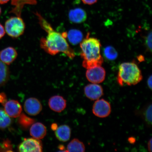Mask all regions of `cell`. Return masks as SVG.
I'll return each mask as SVG.
<instances>
[{
    "label": "cell",
    "instance_id": "6da1fadb",
    "mask_svg": "<svg viewBox=\"0 0 152 152\" xmlns=\"http://www.w3.org/2000/svg\"><path fill=\"white\" fill-rule=\"evenodd\" d=\"M35 14L37 17L41 28L47 34L46 37H42L40 40L41 48L52 56L62 53L70 58L73 59L75 58V52L66 40L67 33L64 32L61 34L56 31L53 29L51 24L39 12H36Z\"/></svg>",
    "mask_w": 152,
    "mask_h": 152
},
{
    "label": "cell",
    "instance_id": "7a4b0ae2",
    "mask_svg": "<svg viewBox=\"0 0 152 152\" xmlns=\"http://www.w3.org/2000/svg\"><path fill=\"white\" fill-rule=\"evenodd\" d=\"M80 47L83 67L87 69L102 65L104 60L100 54L101 44L98 39L89 37L88 34L86 38L81 41Z\"/></svg>",
    "mask_w": 152,
    "mask_h": 152
},
{
    "label": "cell",
    "instance_id": "3957f363",
    "mask_svg": "<svg viewBox=\"0 0 152 152\" xmlns=\"http://www.w3.org/2000/svg\"><path fill=\"white\" fill-rule=\"evenodd\" d=\"M142 79V72L135 63L124 62L119 66L117 82L121 86L136 85Z\"/></svg>",
    "mask_w": 152,
    "mask_h": 152
},
{
    "label": "cell",
    "instance_id": "277c9868",
    "mask_svg": "<svg viewBox=\"0 0 152 152\" xmlns=\"http://www.w3.org/2000/svg\"><path fill=\"white\" fill-rule=\"evenodd\" d=\"M26 25L21 17H13L7 20L5 23V30L10 37L17 38L24 33Z\"/></svg>",
    "mask_w": 152,
    "mask_h": 152
},
{
    "label": "cell",
    "instance_id": "5b68a950",
    "mask_svg": "<svg viewBox=\"0 0 152 152\" xmlns=\"http://www.w3.org/2000/svg\"><path fill=\"white\" fill-rule=\"evenodd\" d=\"M92 111L95 115L100 118L107 117L111 112V104L104 99L97 100L93 106Z\"/></svg>",
    "mask_w": 152,
    "mask_h": 152
},
{
    "label": "cell",
    "instance_id": "8992f818",
    "mask_svg": "<svg viewBox=\"0 0 152 152\" xmlns=\"http://www.w3.org/2000/svg\"><path fill=\"white\" fill-rule=\"evenodd\" d=\"M39 140L33 138L25 139L18 146L19 151L23 152H42V144Z\"/></svg>",
    "mask_w": 152,
    "mask_h": 152
},
{
    "label": "cell",
    "instance_id": "52a82bcc",
    "mask_svg": "<svg viewBox=\"0 0 152 152\" xmlns=\"http://www.w3.org/2000/svg\"><path fill=\"white\" fill-rule=\"evenodd\" d=\"M106 74L105 69L101 66L87 69L86 75L91 83L98 84L104 80Z\"/></svg>",
    "mask_w": 152,
    "mask_h": 152
},
{
    "label": "cell",
    "instance_id": "ba28073f",
    "mask_svg": "<svg viewBox=\"0 0 152 152\" xmlns=\"http://www.w3.org/2000/svg\"><path fill=\"white\" fill-rule=\"evenodd\" d=\"M84 93L87 97L92 100L99 99L104 94L103 88L96 83L87 85L84 88Z\"/></svg>",
    "mask_w": 152,
    "mask_h": 152
},
{
    "label": "cell",
    "instance_id": "9c48e42d",
    "mask_svg": "<svg viewBox=\"0 0 152 152\" xmlns=\"http://www.w3.org/2000/svg\"><path fill=\"white\" fill-rule=\"evenodd\" d=\"M25 111L28 115L35 116L38 115L42 110V105L37 99L30 98L28 99L24 104Z\"/></svg>",
    "mask_w": 152,
    "mask_h": 152
},
{
    "label": "cell",
    "instance_id": "30bf717a",
    "mask_svg": "<svg viewBox=\"0 0 152 152\" xmlns=\"http://www.w3.org/2000/svg\"><path fill=\"white\" fill-rule=\"evenodd\" d=\"M4 111L9 117L17 118L20 116L22 111V106L18 101L10 100L3 105Z\"/></svg>",
    "mask_w": 152,
    "mask_h": 152
},
{
    "label": "cell",
    "instance_id": "8fae6325",
    "mask_svg": "<svg viewBox=\"0 0 152 152\" xmlns=\"http://www.w3.org/2000/svg\"><path fill=\"white\" fill-rule=\"evenodd\" d=\"M48 104L50 109L57 113H61L66 107V101L62 96H55L51 97L49 100Z\"/></svg>",
    "mask_w": 152,
    "mask_h": 152
},
{
    "label": "cell",
    "instance_id": "7c38bea8",
    "mask_svg": "<svg viewBox=\"0 0 152 152\" xmlns=\"http://www.w3.org/2000/svg\"><path fill=\"white\" fill-rule=\"evenodd\" d=\"M18 53L14 48L9 47L0 53V59L2 62L9 65L14 61L18 56Z\"/></svg>",
    "mask_w": 152,
    "mask_h": 152
},
{
    "label": "cell",
    "instance_id": "4fadbf2b",
    "mask_svg": "<svg viewBox=\"0 0 152 152\" xmlns=\"http://www.w3.org/2000/svg\"><path fill=\"white\" fill-rule=\"evenodd\" d=\"M69 20L75 23H81L86 20L87 15L84 10L80 8L72 9L68 14Z\"/></svg>",
    "mask_w": 152,
    "mask_h": 152
},
{
    "label": "cell",
    "instance_id": "5bb4252c",
    "mask_svg": "<svg viewBox=\"0 0 152 152\" xmlns=\"http://www.w3.org/2000/svg\"><path fill=\"white\" fill-rule=\"evenodd\" d=\"M30 134L34 138L42 139L47 134V129L43 124L37 122L34 124L30 128Z\"/></svg>",
    "mask_w": 152,
    "mask_h": 152
},
{
    "label": "cell",
    "instance_id": "9a60e30c",
    "mask_svg": "<svg viewBox=\"0 0 152 152\" xmlns=\"http://www.w3.org/2000/svg\"><path fill=\"white\" fill-rule=\"evenodd\" d=\"M55 135L58 139L62 142H66L71 137V129L66 125H61L57 128L55 132Z\"/></svg>",
    "mask_w": 152,
    "mask_h": 152
},
{
    "label": "cell",
    "instance_id": "2e32d148",
    "mask_svg": "<svg viewBox=\"0 0 152 152\" xmlns=\"http://www.w3.org/2000/svg\"><path fill=\"white\" fill-rule=\"evenodd\" d=\"M67 37L72 45H77L83 41V34L78 30L71 29L67 33Z\"/></svg>",
    "mask_w": 152,
    "mask_h": 152
},
{
    "label": "cell",
    "instance_id": "e0dca14e",
    "mask_svg": "<svg viewBox=\"0 0 152 152\" xmlns=\"http://www.w3.org/2000/svg\"><path fill=\"white\" fill-rule=\"evenodd\" d=\"M66 149L68 152H83L85 151V147L83 142L75 138L68 144Z\"/></svg>",
    "mask_w": 152,
    "mask_h": 152
},
{
    "label": "cell",
    "instance_id": "ac0fdd59",
    "mask_svg": "<svg viewBox=\"0 0 152 152\" xmlns=\"http://www.w3.org/2000/svg\"><path fill=\"white\" fill-rule=\"evenodd\" d=\"M10 75L9 68L6 64L0 61V87L8 81Z\"/></svg>",
    "mask_w": 152,
    "mask_h": 152
},
{
    "label": "cell",
    "instance_id": "d6986e66",
    "mask_svg": "<svg viewBox=\"0 0 152 152\" xmlns=\"http://www.w3.org/2000/svg\"><path fill=\"white\" fill-rule=\"evenodd\" d=\"M10 117L4 110L0 108V129L3 130L10 126L12 123Z\"/></svg>",
    "mask_w": 152,
    "mask_h": 152
},
{
    "label": "cell",
    "instance_id": "ffe728a7",
    "mask_svg": "<svg viewBox=\"0 0 152 152\" xmlns=\"http://www.w3.org/2000/svg\"><path fill=\"white\" fill-rule=\"evenodd\" d=\"M104 54L106 58L110 60H115L118 56V54L116 50L111 46H108L104 48Z\"/></svg>",
    "mask_w": 152,
    "mask_h": 152
},
{
    "label": "cell",
    "instance_id": "44dd1931",
    "mask_svg": "<svg viewBox=\"0 0 152 152\" xmlns=\"http://www.w3.org/2000/svg\"><path fill=\"white\" fill-rule=\"evenodd\" d=\"M152 104L148 105L144 110L143 116L144 121L148 126L152 124Z\"/></svg>",
    "mask_w": 152,
    "mask_h": 152
},
{
    "label": "cell",
    "instance_id": "7402d4cb",
    "mask_svg": "<svg viewBox=\"0 0 152 152\" xmlns=\"http://www.w3.org/2000/svg\"><path fill=\"white\" fill-rule=\"evenodd\" d=\"M13 147L11 142L9 140L6 139L0 143V151H13Z\"/></svg>",
    "mask_w": 152,
    "mask_h": 152
},
{
    "label": "cell",
    "instance_id": "603a6c76",
    "mask_svg": "<svg viewBox=\"0 0 152 152\" xmlns=\"http://www.w3.org/2000/svg\"><path fill=\"white\" fill-rule=\"evenodd\" d=\"M145 44L147 48L150 51L152 50V32L148 34L145 38Z\"/></svg>",
    "mask_w": 152,
    "mask_h": 152
},
{
    "label": "cell",
    "instance_id": "cb8c5ba5",
    "mask_svg": "<svg viewBox=\"0 0 152 152\" xmlns=\"http://www.w3.org/2000/svg\"><path fill=\"white\" fill-rule=\"evenodd\" d=\"M7 101L6 95L4 93H0V103L4 105Z\"/></svg>",
    "mask_w": 152,
    "mask_h": 152
},
{
    "label": "cell",
    "instance_id": "d4e9b609",
    "mask_svg": "<svg viewBox=\"0 0 152 152\" xmlns=\"http://www.w3.org/2000/svg\"><path fill=\"white\" fill-rule=\"evenodd\" d=\"M81 1L85 4L91 5L96 3L98 0H81Z\"/></svg>",
    "mask_w": 152,
    "mask_h": 152
},
{
    "label": "cell",
    "instance_id": "484cf974",
    "mask_svg": "<svg viewBox=\"0 0 152 152\" xmlns=\"http://www.w3.org/2000/svg\"><path fill=\"white\" fill-rule=\"evenodd\" d=\"M5 34V30L3 26L0 24V39L4 36Z\"/></svg>",
    "mask_w": 152,
    "mask_h": 152
},
{
    "label": "cell",
    "instance_id": "4316f807",
    "mask_svg": "<svg viewBox=\"0 0 152 152\" xmlns=\"http://www.w3.org/2000/svg\"><path fill=\"white\" fill-rule=\"evenodd\" d=\"M152 75H151L150 76V77L148 78V79L147 80V85L148 87L151 89V90H152Z\"/></svg>",
    "mask_w": 152,
    "mask_h": 152
},
{
    "label": "cell",
    "instance_id": "83f0119b",
    "mask_svg": "<svg viewBox=\"0 0 152 152\" xmlns=\"http://www.w3.org/2000/svg\"><path fill=\"white\" fill-rule=\"evenodd\" d=\"M152 138L150 139L149 142L148 143V151L150 152H152Z\"/></svg>",
    "mask_w": 152,
    "mask_h": 152
},
{
    "label": "cell",
    "instance_id": "f1b7e54d",
    "mask_svg": "<svg viewBox=\"0 0 152 152\" xmlns=\"http://www.w3.org/2000/svg\"><path fill=\"white\" fill-rule=\"evenodd\" d=\"M58 149L59 150V151L67 152V150H65V148L64 145H60L58 146Z\"/></svg>",
    "mask_w": 152,
    "mask_h": 152
},
{
    "label": "cell",
    "instance_id": "f546056e",
    "mask_svg": "<svg viewBox=\"0 0 152 152\" xmlns=\"http://www.w3.org/2000/svg\"><path fill=\"white\" fill-rule=\"evenodd\" d=\"M51 128H52L53 130L56 131L57 128H58V126H57V125L56 124H53L52 125Z\"/></svg>",
    "mask_w": 152,
    "mask_h": 152
},
{
    "label": "cell",
    "instance_id": "4dcf8cb0",
    "mask_svg": "<svg viewBox=\"0 0 152 152\" xmlns=\"http://www.w3.org/2000/svg\"><path fill=\"white\" fill-rule=\"evenodd\" d=\"M10 0H0V4H3L7 3Z\"/></svg>",
    "mask_w": 152,
    "mask_h": 152
},
{
    "label": "cell",
    "instance_id": "1f68e13d",
    "mask_svg": "<svg viewBox=\"0 0 152 152\" xmlns=\"http://www.w3.org/2000/svg\"><path fill=\"white\" fill-rule=\"evenodd\" d=\"M1 7H0V15H1Z\"/></svg>",
    "mask_w": 152,
    "mask_h": 152
}]
</instances>
